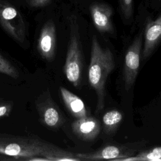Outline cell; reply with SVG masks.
Segmentation results:
<instances>
[{
    "label": "cell",
    "instance_id": "cell-4",
    "mask_svg": "<svg viewBox=\"0 0 161 161\" xmlns=\"http://www.w3.org/2000/svg\"><path fill=\"white\" fill-rule=\"evenodd\" d=\"M0 25L19 44L26 40V26L19 11L9 3L0 1Z\"/></svg>",
    "mask_w": 161,
    "mask_h": 161
},
{
    "label": "cell",
    "instance_id": "cell-5",
    "mask_svg": "<svg viewBox=\"0 0 161 161\" xmlns=\"http://www.w3.org/2000/svg\"><path fill=\"white\" fill-rule=\"evenodd\" d=\"M40 122L50 129H57L65 123L64 115L47 90L38 96L35 101Z\"/></svg>",
    "mask_w": 161,
    "mask_h": 161
},
{
    "label": "cell",
    "instance_id": "cell-10",
    "mask_svg": "<svg viewBox=\"0 0 161 161\" xmlns=\"http://www.w3.org/2000/svg\"><path fill=\"white\" fill-rule=\"evenodd\" d=\"M90 13L93 23L99 32L103 33L113 31L111 21L113 11L111 6L106 4L96 3L91 6Z\"/></svg>",
    "mask_w": 161,
    "mask_h": 161
},
{
    "label": "cell",
    "instance_id": "cell-12",
    "mask_svg": "<svg viewBox=\"0 0 161 161\" xmlns=\"http://www.w3.org/2000/svg\"><path fill=\"white\" fill-rule=\"evenodd\" d=\"M60 92L65 107L74 117L79 119L87 116L85 104L79 96L64 87H60Z\"/></svg>",
    "mask_w": 161,
    "mask_h": 161
},
{
    "label": "cell",
    "instance_id": "cell-13",
    "mask_svg": "<svg viewBox=\"0 0 161 161\" xmlns=\"http://www.w3.org/2000/svg\"><path fill=\"white\" fill-rule=\"evenodd\" d=\"M123 116L122 113L116 109L110 110L106 112L102 118L104 130L106 133H113L122 121Z\"/></svg>",
    "mask_w": 161,
    "mask_h": 161
},
{
    "label": "cell",
    "instance_id": "cell-17",
    "mask_svg": "<svg viewBox=\"0 0 161 161\" xmlns=\"http://www.w3.org/2000/svg\"><path fill=\"white\" fill-rule=\"evenodd\" d=\"M12 105L9 103L0 104V118L8 116L11 111Z\"/></svg>",
    "mask_w": 161,
    "mask_h": 161
},
{
    "label": "cell",
    "instance_id": "cell-7",
    "mask_svg": "<svg viewBox=\"0 0 161 161\" xmlns=\"http://www.w3.org/2000/svg\"><path fill=\"white\" fill-rule=\"evenodd\" d=\"M37 49L40 56L47 61L53 60L56 50V29L52 20L47 21L39 35Z\"/></svg>",
    "mask_w": 161,
    "mask_h": 161
},
{
    "label": "cell",
    "instance_id": "cell-1",
    "mask_svg": "<svg viewBox=\"0 0 161 161\" xmlns=\"http://www.w3.org/2000/svg\"><path fill=\"white\" fill-rule=\"evenodd\" d=\"M0 154L17 160H33L42 157L45 160L59 161L64 157L65 150L38 138L0 134Z\"/></svg>",
    "mask_w": 161,
    "mask_h": 161
},
{
    "label": "cell",
    "instance_id": "cell-9",
    "mask_svg": "<svg viewBox=\"0 0 161 161\" xmlns=\"http://www.w3.org/2000/svg\"><path fill=\"white\" fill-rule=\"evenodd\" d=\"M71 128L73 133L77 137L85 141L94 140L101 131L99 121L94 117L88 116L73 121Z\"/></svg>",
    "mask_w": 161,
    "mask_h": 161
},
{
    "label": "cell",
    "instance_id": "cell-14",
    "mask_svg": "<svg viewBox=\"0 0 161 161\" xmlns=\"http://www.w3.org/2000/svg\"><path fill=\"white\" fill-rule=\"evenodd\" d=\"M122 160H161V147H155L150 150L140 152L136 156L125 158Z\"/></svg>",
    "mask_w": 161,
    "mask_h": 161
},
{
    "label": "cell",
    "instance_id": "cell-11",
    "mask_svg": "<svg viewBox=\"0 0 161 161\" xmlns=\"http://www.w3.org/2000/svg\"><path fill=\"white\" fill-rule=\"evenodd\" d=\"M144 36L143 57L146 58L161 42V14L154 21L147 24Z\"/></svg>",
    "mask_w": 161,
    "mask_h": 161
},
{
    "label": "cell",
    "instance_id": "cell-16",
    "mask_svg": "<svg viewBox=\"0 0 161 161\" xmlns=\"http://www.w3.org/2000/svg\"><path fill=\"white\" fill-rule=\"evenodd\" d=\"M120 7L124 17L130 18L133 13V0H120Z\"/></svg>",
    "mask_w": 161,
    "mask_h": 161
},
{
    "label": "cell",
    "instance_id": "cell-8",
    "mask_svg": "<svg viewBox=\"0 0 161 161\" xmlns=\"http://www.w3.org/2000/svg\"><path fill=\"white\" fill-rule=\"evenodd\" d=\"M134 152L133 150L126 147L108 145L93 152L79 153L76 155L80 160H122L123 158L131 157Z\"/></svg>",
    "mask_w": 161,
    "mask_h": 161
},
{
    "label": "cell",
    "instance_id": "cell-2",
    "mask_svg": "<svg viewBox=\"0 0 161 161\" xmlns=\"http://www.w3.org/2000/svg\"><path fill=\"white\" fill-rule=\"evenodd\" d=\"M115 66L114 56L108 48H103L96 36L91 42V59L88 69V79L91 87L97 95L96 112L101 111L104 107L105 84L109 74Z\"/></svg>",
    "mask_w": 161,
    "mask_h": 161
},
{
    "label": "cell",
    "instance_id": "cell-15",
    "mask_svg": "<svg viewBox=\"0 0 161 161\" xmlns=\"http://www.w3.org/2000/svg\"><path fill=\"white\" fill-rule=\"evenodd\" d=\"M0 74L6 75L13 79H18L19 72L16 68L0 53Z\"/></svg>",
    "mask_w": 161,
    "mask_h": 161
},
{
    "label": "cell",
    "instance_id": "cell-3",
    "mask_svg": "<svg viewBox=\"0 0 161 161\" xmlns=\"http://www.w3.org/2000/svg\"><path fill=\"white\" fill-rule=\"evenodd\" d=\"M70 38L64 72L67 80L75 87L80 86L84 68V58L78 26L74 19L70 21Z\"/></svg>",
    "mask_w": 161,
    "mask_h": 161
},
{
    "label": "cell",
    "instance_id": "cell-6",
    "mask_svg": "<svg viewBox=\"0 0 161 161\" xmlns=\"http://www.w3.org/2000/svg\"><path fill=\"white\" fill-rule=\"evenodd\" d=\"M142 36V33H141L135 38L125 54L123 79L126 91H129L133 86L138 72L143 41Z\"/></svg>",
    "mask_w": 161,
    "mask_h": 161
},
{
    "label": "cell",
    "instance_id": "cell-18",
    "mask_svg": "<svg viewBox=\"0 0 161 161\" xmlns=\"http://www.w3.org/2000/svg\"><path fill=\"white\" fill-rule=\"evenodd\" d=\"M50 0H28L29 5L33 8H40L47 5Z\"/></svg>",
    "mask_w": 161,
    "mask_h": 161
}]
</instances>
